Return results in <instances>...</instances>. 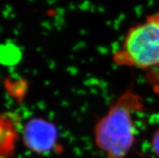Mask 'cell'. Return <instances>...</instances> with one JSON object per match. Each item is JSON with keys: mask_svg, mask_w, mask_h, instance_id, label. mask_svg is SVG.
I'll list each match as a JSON object with an SVG mask.
<instances>
[{"mask_svg": "<svg viewBox=\"0 0 159 158\" xmlns=\"http://www.w3.org/2000/svg\"><path fill=\"white\" fill-rule=\"evenodd\" d=\"M140 95L126 90L109 107L94 128L95 144L107 158H125L137 136L136 117L143 110Z\"/></svg>", "mask_w": 159, "mask_h": 158, "instance_id": "obj_1", "label": "cell"}, {"mask_svg": "<svg viewBox=\"0 0 159 158\" xmlns=\"http://www.w3.org/2000/svg\"><path fill=\"white\" fill-rule=\"evenodd\" d=\"M113 61L141 70L159 67V11L129 28Z\"/></svg>", "mask_w": 159, "mask_h": 158, "instance_id": "obj_2", "label": "cell"}, {"mask_svg": "<svg viewBox=\"0 0 159 158\" xmlns=\"http://www.w3.org/2000/svg\"><path fill=\"white\" fill-rule=\"evenodd\" d=\"M22 139L24 145L29 150L37 154H45L56 148L58 132L53 123L40 117H35L24 124Z\"/></svg>", "mask_w": 159, "mask_h": 158, "instance_id": "obj_3", "label": "cell"}, {"mask_svg": "<svg viewBox=\"0 0 159 158\" xmlns=\"http://www.w3.org/2000/svg\"><path fill=\"white\" fill-rule=\"evenodd\" d=\"M10 114L0 115V158H11L14 150L16 130Z\"/></svg>", "mask_w": 159, "mask_h": 158, "instance_id": "obj_4", "label": "cell"}, {"mask_svg": "<svg viewBox=\"0 0 159 158\" xmlns=\"http://www.w3.org/2000/svg\"><path fill=\"white\" fill-rule=\"evenodd\" d=\"M151 149L156 156L159 158V128L153 132L151 138Z\"/></svg>", "mask_w": 159, "mask_h": 158, "instance_id": "obj_5", "label": "cell"}]
</instances>
